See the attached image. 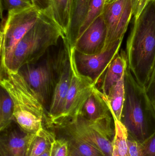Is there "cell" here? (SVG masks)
<instances>
[{"label": "cell", "mask_w": 155, "mask_h": 156, "mask_svg": "<svg viewBox=\"0 0 155 156\" xmlns=\"http://www.w3.org/2000/svg\"><path fill=\"white\" fill-rule=\"evenodd\" d=\"M152 0H132L134 18H137L147 4Z\"/></svg>", "instance_id": "28"}, {"label": "cell", "mask_w": 155, "mask_h": 156, "mask_svg": "<svg viewBox=\"0 0 155 156\" xmlns=\"http://www.w3.org/2000/svg\"><path fill=\"white\" fill-rule=\"evenodd\" d=\"M3 132L0 141L1 156H28L29 146L34 134L27 133L21 128L6 129Z\"/></svg>", "instance_id": "13"}, {"label": "cell", "mask_w": 155, "mask_h": 156, "mask_svg": "<svg viewBox=\"0 0 155 156\" xmlns=\"http://www.w3.org/2000/svg\"><path fill=\"white\" fill-rule=\"evenodd\" d=\"M128 146L129 156H145L141 142L129 136Z\"/></svg>", "instance_id": "27"}, {"label": "cell", "mask_w": 155, "mask_h": 156, "mask_svg": "<svg viewBox=\"0 0 155 156\" xmlns=\"http://www.w3.org/2000/svg\"><path fill=\"white\" fill-rule=\"evenodd\" d=\"M63 42L67 46L72 78L62 121L59 123L81 114L86 102L96 87L91 78L82 75L78 71L76 63L75 48L70 47L66 41Z\"/></svg>", "instance_id": "7"}, {"label": "cell", "mask_w": 155, "mask_h": 156, "mask_svg": "<svg viewBox=\"0 0 155 156\" xmlns=\"http://www.w3.org/2000/svg\"><path fill=\"white\" fill-rule=\"evenodd\" d=\"M14 104L7 92L1 87L0 94V131L3 132L11 126L14 118Z\"/></svg>", "instance_id": "21"}, {"label": "cell", "mask_w": 155, "mask_h": 156, "mask_svg": "<svg viewBox=\"0 0 155 156\" xmlns=\"http://www.w3.org/2000/svg\"><path fill=\"white\" fill-rule=\"evenodd\" d=\"M103 15L106 28L104 51L123 39L133 16L132 0H116L105 4Z\"/></svg>", "instance_id": "8"}, {"label": "cell", "mask_w": 155, "mask_h": 156, "mask_svg": "<svg viewBox=\"0 0 155 156\" xmlns=\"http://www.w3.org/2000/svg\"><path fill=\"white\" fill-rule=\"evenodd\" d=\"M63 45V48L56 55L48 56L39 63L24 66L19 70L48 112L67 52V46L64 42Z\"/></svg>", "instance_id": "6"}, {"label": "cell", "mask_w": 155, "mask_h": 156, "mask_svg": "<svg viewBox=\"0 0 155 156\" xmlns=\"http://www.w3.org/2000/svg\"><path fill=\"white\" fill-rule=\"evenodd\" d=\"M0 84L12 100L14 120L23 132L36 133L43 127V121L49 125L47 111L19 71H7Z\"/></svg>", "instance_id": "3"}, {"label": "cell", "mask_w": 155, "mask_h": 156, "mask_svg": "<svg viewBox=\"0 0 155 156\" xmlns=\"http://www.w3.org/2000/svg\"><path fill=\"white\" fill-rule=\"evenodd\" d=\"M125 100L121 122L129 136L142 143L155 129V111L144 87L141 86L127 67L124 74Z\"/></svg>", "instance_id": "4"}, {"label": "cell", "mask_w": 155, "mask_h": 156, "mask_svg": "<svg viewBox=\"0 0 155 156\" xmlns=\"http://www.w3.org/2000/svg\"><path fill=\"white\" fill-rule=\"evenodd\" d=\"M54 126L62 132L67 141L68 156H106L79 133L71 120L64 121Z\"/></svg>", "instance_id": "12"}, {"label": "cell", "mask_w": 155, "mask_h": 156, "mask_svg": "<svg viewBox=\"0 0 155 156\" xmlns=\"http://www.w3.org/2000/svg\"><path fill=\"white\" fill-rule=\"evenodd\" d=\"M144 89L146 94L155 111V64L151 76Z\"/></svg>", "instance_id": "25"}, {"label": "cell", "mask_w": 155, "mask_h": 156, "mask_svg": "<svg viewBox=\"0 0 155 156\" xmlns=\"http://www.w3.org/2000/svg\"><path fill=\"white\" fill-rule=\"evenodd\" d=\"M105 4V0H91L86 17L79 29L77 41L92 23L103 14Z\"/></svg>", "instance_id": "22"}, {"label": "cell", "mask_w": 155, "mask_h": 156, "mask_svg": "<svg viewBox=\"0 0 155 156\" xmlns=\"http://www.w3.org/2000/svg\"><path fill=\"white\" fill-rule=\"evenodd\" d=\"M69 147L65 138L55 139L51 144L50 156H68Z\"/></svg>", "instance_id": "24"}, {"label": "cell", "mask_w": 155, "mask_h": 156, "mask_svg": "<svg viewBox=\"0 0 155 156\" xmlns=\"http://www.w3.org/2000/svg\"><path fill=\"white\" fill-rule=\"evenodd\" d=\"M123 39L116 41L107 49L96 55H84L75 51L76 63L79 72L91 78L96 86L101 82L110 63L120 52Z\"/></svg>", "instance_id": "9"}, {"label": "cell", "mask_w": 155, "mask_h": 156, "mask_svg": "<svg viewBox=\"0 0 155 156\" xmlns=\"http://www.w3.org/2000/svg\"><path fill=\"white\" fill-rule=\"evenodd\" d=\"M65 38L50 12L42 7L36 23L17 44L8 71L17 72L24 66L35 64L60 38Z\"/></svg>", "instance_id": "2"}, {"label": "cell", "mask_w": 155, "mask_h": 156, "mask_svg": "<svg viewBox=\"0 0 155 156\" xmlns=\"http://www.w3.org/2000/svg\"><path fill=\"white\" fill-rule=\"evenodd\" d=\"M110 0H105V4H107L109 2Z\"/></svg>", "instance_id": "33"}, {"label": "cell", "mask_w": 155, "mask_h": 156, "mask_svg": "<svg viewBox=\"0 0 155 156\" xmlns=\"http://www.w3.org/2000/svg\"><path fill=\"white\" fill-rule=\"evenodd\" d=\"M127 67L126 51L121 50L108 66L101 80L99 90L106 96L108 95L112 87L123 77Z\"/></svg>", "instance_id": "15"}, {"label": "cell", "mask_w": 155, "mask_h": 156, "mask_svg": "<svg viewBox=\"0 0 155 156\" xmlns=\"http://www.w3.org/2000/svg\"><path fill=\"white\" fill-rule=\"evenodd\" d=\"M54 135L42 127L34 134L29 146L28 156H39L47 149L55 139Z\"/></svg>", "instance_id": "20"}, {"label": "cell", "mask_w": 155, "mask_h": 156, "mask_svg": "<svg viewBox=\"0 0 155 156\" xmlns=\"http://www.w3.org/2000/svg\"><path fill=\"white\" fill-rule=\"evenodd\" d=\"M126 54L127 68L137 82L145 87L155 64V0L134 18Z\"/></svg>", "instance_id": "1"}, {"label": "cell", "mask_w": 155, "mask_h": 156, "mask_svg": "<svg viewBox=\"0 0 155 156\" xmlns=\"http://www.w3.org/2000/svg\"><path fill=\"white\" fill-rule=\"evenodd\" d=\"M35 1V3H36V4L38 5H39V0H34Z\"/></svg>", "instance_id": "31"}, {"label": "cell", "mask_w": 155, "mask_h": 156, "mask_svg": "<svg viewBox=\"0 0 155 156\" xmlns=\"http://www.w3.org/2000/svg\"><path fill=\"white\" fill-rule=\"evenodd\" d=\"M44 4L42 7L48 10L54 19L62 29L66 36L70 25L69 0H39Z\"/></svg>", "instance_id": "17"}, {"label": "cell", "mask_w": 155, "mask_h": 156, "mask_svg": "<svg viewBox=\"0 0 155 156\" xmlns=\"http://www.w3.org/2000/svg\"><path fill=\"white\" fill-rule=\"evenodd\" d=\"M115 134L113 140L112 156H129L128 140L129 133L122 122L113 120Z\"/></svg>", "instance_id": "19"}, {"label": "cell", "mask_w": 155, "mask_h": 156, "mask_svg": "<svg viewBox=\"0 0 155 156\" xmlns=\"http://www.w3.org/2000/svg\"><path fill=\"white\" fill-rule=\"evenodd\" d=\"M106 36V26L102 14L76 41L75 51L86 55L99 54L103 51Z\"/></svg>", "instance_id": "11"}, {"label": "cell", "mask_w": 155, "mask_h": 156, "mask_svg": "<svg viewBox=\"0 0 155 156\" xmlns=\"http://www.w3.org/2000/svg\"><path fill=\"white\" fill-rule=\"evenodd\" d=\"M91 0H74L70 14V23L66 38L69 46L74 48L79 29L85 19Z\"/></svg>", "instance_id": "16"}, {"label": "cell", "mask_w": 155, "mask_h": 156, "mask_svg": "<svg viewBox=\"0 0 155 156\" xmlns=\"http://www.w3.org/2000/svg\"><path fill=\"white\" fill-rule=\"evenodd\" d=\"M106 97L110 107L113 120L121 122V115L125 100L124 77L112 87L109 94Z\"/></svg>", "instance_id": "18"}, {"label": "cell", "mask_w": 155, "mask_h": 156, "mask_svg": "<svg viewBox=\"0 0 155 156\" xmlns=\"http://www.w3.org/2000/svg\"><path fill=\"white\" fill-rule=\"evenodd\" d=\"M74 0H69V6H68V10H69V17H70V14H71V11H72V7L73 3Z\"/></svg>", "instance_id": "29"}, {"label": "cell", "mask_w": 155, "mask_h": 156, "mask_svg": "<svg viewBox=\"0 0 155 156\" xmlns=\"http://www.w3.org/2000/svg\"><path fill=\"white\" fill-rule=\"evenodd\" d=\"M50 148L47 149V150H46V151H45L44 153H43L42 154H41V155L39 156H50Z\"/></svg>", "instance_id": "30"}, {"label": "cell", "mask_w": 155, "mask_h": 156, "mask_svg": "<svg viewBox=\"0 0 155 156\" xmlns=\"http://www.w3.org/2000/svg\"><path fill=\"white\" fill-rule=\"evenodd\" d=\"M81 114L91 122L112 115L105 95L97 87L86 102Z\"/></svg>", "instance_id": "14"}, {"label": "cell", "mask_w": 155, "mask_h": 156, "mask_svg": "<svg viewBox=\"0 0 155 156\" xmlns=\"http://www.w3.org/2000/svg\"><path fill=\"white\" fill-rule=\"evenodd\" d=\"M116 1V0H110V2L108 3H110L113 2H115V1Z\"/></svg>", "instance_id": "32"}, {"label": "cell", "mask_w": 155, "mask_h": 156, "mask_svg": "<svg viewBox=\"0 0 155 156\" xmlns=\"http://www.w3.org/2000/svg\"><path fill=\"white\" fill-rule=\"evenodd\" d=\"M42 7L38 5L9 11L1 30V76L10 69L17 44L36 23Z\"/></svg>", "instance_id": "5"}, {"label": "cell", "mask_w": 155, "mask_h": 156, "mask_svg": "<svg viewBox=\"0 0 155 156\" xmlns=\"http://www.w3.org/2000/svg\"><path fill=\"white\" fill-rule=\"evenodd\" d=\"M71 78L72 69L67 46V52L63 61L48 112L49 126L56 125L62 121Z\"/></svg>", "instance_id": "10"}, {"label": "cell", "mask_w": 155, "mask_h": 156, "mask_svg": "<svg viewBox=\"0 0 155 156\" xmlns=\"http://www.w3.org/2000/svg\"><path fill=\"white\" fill-rule=\"evenodd\" d=\"M141 144L145 156H155V129Z\"/></svg>", "instance_id": "26"}, {"label": "cell", "mask_w": 155, "mask_h": 156, "mask_svg": "<svg viewBox=\"0 0 155 156\" xmlns=\"http://www.w3.org/2000/svg\"><path fill=\"white\" fill-rule=\"evenodd\" d=\"M34 0H1V13L13 10L24 9L36 5Z\"/></svg>", "instance_id": "23"}]
</instances>
